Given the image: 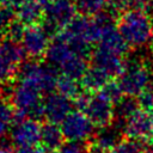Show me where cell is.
I'll list each match as a JSON object with an SVG mask.
<instances>
[{
    "label": "cell",
    "mask_w": 153,
    "mask_h": 153,
    "mask_svg": "<svg viewBox=\"0 0 153 153\" xmlns=\"http://www.w3.org/2000/svg\"><path fill=\"white\" fill-rule=\"evenodd\" d=\"M42 4H45V2H48V1H50V0H39Z\"/></svg>",
    "instance_id": "obj_34"
},
{
    "label": "cell",
    "mask_w": 153,
    "mask_h": 153,
    "mask_svg": "<svg viewBox=\"0 0 153 153\" xmlns=\"http://www.w3.org/2000/svg\"><path fill=\"white\" fill-rule=\"evenodd\" d=\"M43 93L33 85L23 80L17 82L11 88V100L17 111L23 117L37 118L43 116Z\"/></svg>",
    "instance_id": "obj_5"
},
{
    "label": "cell",
    "mask_w": 153,
    "mask_h": 153,
    "mask_svg": "<svg viewBox=\"0 0 153 153\" xmlns=\"http://www.w3.org/2000/svg\"><path fill=\"white\" fill-rule=\"evenodd\" d=\"M94 124L81 110L71 111L61 122V130L68 142L81 143L93 135Z\"/></svg>",
    "instance_id": "obj_10"
},
{
    "label": "cell",
    "mask_w": 153,
    "mask_h": 153,
    "mask_svg": "<svg viewBox=\"0 0 153 153\" xmlns=\"http://www.w3.org/2000/svg\"><path fill=\"white\" fill-rule=\"evenodd\" d=\"M24 30H25L24 24L18 20V22H13L12 23V25L7 29V33H8V36H10L11 39L18 42V41L22 39V36L24 33Z\"/></svg>",
    "instance_id": "obj_27"
},
{
    "label": "cell",
    "mask_w": 153,
    "mask_h": 153,
    "mask_svg": "<svg viewBox=\"0 0 153 153\" xmlns=\"http://www.w3.org/2000/svg\"><path fill=\"white\" fill-rule=\"evenodd\" d=\"M65 136L61 130V127L57 126V123L48 122L42 127L41 130V143L47 151L55 152L62 146Z\"/></svg>",
    "instance_id": "obj_18"
},
{
    "label": "cell",
    "mask_w": 153,
    "mask_h": 153,
    "mask_svg": "<svg viewBox=\"0 0 153 153\" xmlns=\"http://www.w3.org/2000/svg\"><path fill=\"white\" fill-rule=\"evenodd\" d=\"M57 92L68 97V98H76L80 94V85L78 82V79L68 76V75H61L57 79L56 84Z\"/></svg>",
    "instance_id": "obj_22"
},
{
    "label": "cell",
    "mask_w": 153,
    "mask_h": 153,
    "mask_svg": "<svg viewBox=\"0 0 153 153\" xmlns=\"http://www.w3.org/2000/svg\"><path fill=\"white\" fill-rule=\"evenodd\" d=\"M16 153H47V149L43 146H25V147H18Z\"/></svg>",
    "instance_id": "obj_30"
},
{
    "label": "cell",
    "mask_w": 153,
    "mask_h": 153,
    "mask_svg": "<svg viewBox=\"0 0 153 153\" xmlns=\"http://www.w3.org/2000/svg\"><path fill=\"white\" fill-rule=\"evenodd\" d=\"M20 44L25 54L30 57L37 59L47 54L49 48V31L41 25L33 24L25 27L20 39Z\"/></svg>",
    "instance_id": "obj_12"
},
{
    "label": "cell",
    "mask_w": 153,
    "mask_h": 153,
    "mask_svg": "<svg viewBox=\"0 0 153 153\" xmlns=\"http://www.w3.org/2000/svg\"><path fill=\"white\" fill-rule=\"evenodd\" d=\"M16 17V8L7 4L0 5V31H7Z\"/></svg>",
    "instance_id": "obj_24"
},
{
    "label": "cell",
    "mask_w": 153,
    "mask_h": 153,
    "mask_svg": "<svg viewBox=\"0 0 153 153\" xmlns=\"http://www.w3.org/2000/svg\"><path fill=\"white\" fill-rule=\"evenodd\" d=\"M123 131L126 135L137 142L153 141V109L137 108L127 118H124Z\"/></svg>",
    "instance_id": "obj_8"
},
{
    "label": "cell",
    "mask_w": 153,
    "mask_h": 153,
    "mask_svg": "<svg viewBox=\"0 0 153 153\" xmlns=\"http://www.w3.org/2000/svg\"><path fill=\"white\" fill-rule=\"evenodd\" d=\"M152 44H153V39H152ZM152 61H153V49H152Z\"/></svg>",
    "instance_id": "obj_35"
},
{
    "label": "cell",
    "mask_w": 153,
    "mask_h": 153,
    "mask_svg": "<svg viewBox=\"0 0 153 153\" xmlns=\"http://www.w3.org/2000/svg\"><path fill=\"white\" fill-rule=\"evenodd\" d=\"M0 153H14V152L8 143H1L0 145Z\"/></svg>",
    "instance_id": "obj_31"
},
{
    "label": "cell",
    "mask_w": 153,
    "mask_h": 153,
    "mask_svg": "<svg viewBox=\"0 0 153 153\" xmlns=\"http://www.w3.org/2000/svg\"><path fill=\"white\" fill-rule=\"evenodd\" d=\"M145 153H153V146H151L149 148H147V151H145Z\"/></svg>",
    "instance_id": "obj_33"
},
{
    "label": "cell",
    "mask_w": 153,
    "mask_h": 153,
    "mask_svg": "<svg viewBox=\"0 0 153 153\" xmlns=\"http://www.w3.org/2000/svg\"><path fill=\"white\" fill-rule=\"evenodd\" d=\"M72 111L71 98L61 93H48L43 100V116L51 123H61Z\"/></svg>",
    "instance_id": "obj_15"
},
{
    "label": "cell",
    "mask_w": 153,
    "mask_h": 153,
    "mask_svg": "<svg viewBox=\"0 0 153 153\" xmlns=\"http://www.w3.org/2000/svg\"><path fill=\"white\" fill-rule=\"evenodd\" d=\"M122 7H130V8H146L153 0H117Z\"/></svg>",
    "instance_id": "obj_29"
},
{
    "label": "cell",
    "mask_w": 153,
    "mask_h": 153,
    "mask_svg": "<svg viewBox=\"0 0 153 153\" xmlns=\"http://www.w3.org/2000/svg\"><path fill=\"white\" fill-rule=\"evenodd\" d=\"M118 133L114 129H110L109 127L103 128L102 131H99L92 143V147L105 151V152H110L117 143H118Z\"/></svg>",
    "instance_id": "obj_20"
},
{
    "label": "cell",
    "mask_w": 153,
    "mask_h": 153,
    "mask_svg": "<svg viewBox=\"0 0 153 153\" xmlns=\"http://www.w3.org/2000/svg\"><path fill=\"white\" fill-rule=\"evenodd\" d=\"M110 79L111 76L106 72L92 65V67L87 68L81 76V85L86 90L96 92L103 90L110 82Z\"/></svg>",
    "instance_id": "obj_17"
},
{
    "label": "cell",
    "mask_w": 153,
    "mask_h": 153,
    "mask_svg": "<svg viewBox=\"0 0 153 153\" xmlns=\"http://www.w3.org/2000/svg\"><path fill=\"white\" fill-rule=\"evenodd\" d=\"M25 51L17 41L7 39L0 45V84L7 81L22 65Z\"/></svg>",
    "instance_id": "obj_11"
},
{
    "label": "cell",
    "mask_w": 153,
    "mask_h": 153,
    "mask_svg": "<svg viewBox=\"0 0 153 153\" xmlns=\"http://www.w3.org/2000/svg\"><path fill=\"white\" fill-rule=\"evenodd\" d=\"M78 108L85 112L96 127H109L115 117V102L103 91H96L92 94H79L76 98Z\"/></svg>",
    "instance_id": "obj_4"
},
{
    "label": "cell",
    "mask_w": 153,
    "mask_h": 153,
    "mask_svg": "<svg viewBox=\"0 0 153 153\" xmlns=\"http://www.w3.org/2000/svg\"><path fill=\"white\" fill-rule=\"evenodd\" d=\"M117 29L128 47L143 48L153 39V17L143 8H129L120 16Z\"/></svg>",
    "instance_id": "obj_2"
},
{
    "label": "cell",
    "mask_w": 153,
    "mask_h": 153,
    "mask_svg": "<svg viewBox=\"0 0 153 153\" xmlns=\"http://www.w3.org/2000/svg\"><path fill=\"white\" fill-rule=\"evenodd\" d=\"M55 153H87V151L81 146V143L68 142L67 145H62Z\"/></svg>",
    "instance_id": "obj_28"
},
{
    "label": "cell",
    "mask_w": 153,
    "mask_h": 153,
    "mask_svg": "<svg viewBox=\"0 0 153 153\" xmlns=\"http://www.w3.org/2000/svg\"><path fill=\"white\" fill-rule=\"evenodd\" d=\"M22 1H24V0H2V2L1 4H7V5H10V6H12L13 8H16Z\"/></svg>",
    "instance_id": "obj_32"
},
{
    "label": "cell",
    "mask_w": 153,
    "mask_h": 153,
    "mask_svg": "<svg viewBox=\"0 0 153 153\" xmlns=\"http://www.w3.org/2000/svg\"><path fill=\"white\" fill-rule=\"evenodd\" d=\"M139 108L137 100H134L133 97L127 96V97H122L116 104H115V111L117 114L118 117L121 118H127L133 111H135Z\"/></svg>",
    "instance_id": "obj_23"
},
{
    "label": "cell",
    "mask_w": 153,
    "mask_h": 153,
    "mask_svg": "<svg viewBox=\"0 0 153 153\" xmlns=\"http://www.w3.org/2000/svg\"><path fill=\"white\" fill-rule=\"evenodd\" d=\"M137 104L143 109H153V90L147 88L137 96Z\"/></svg>",
    "instance_id": "obj_26"
},
{
    "label": "cell",
    "mask_w": 153,
    "mask_h": 153,
    "mask_svg": "<svg viewBox=\"0 0 153 153\" xmlns=\"http://www.w3.org/2000/svg\"><path fill=\"white\" fill-rule=\"evenodd\" d=\"M0 2H2V0H0Z\"/></svg>",
    "instance_id": "obj_37"
},
{
    "label": "cell",
    "mask_w": 153,
    "mask_h": 153,
    "mask_svg": "<svg viewBox=\"0 0 153 153\" xmlns=\"http://www.w3.org/2000/svg\"><path fill=\"white\" fill-rule=\"evenodd\" d=\"M109 153H143L137 141H120Z\"/></svg>",
    "instance_id": "obj_25"
},
{
    "label": "cell",
    "mask_w": 153,
    "mask_h": 153,
    "mask_svg": "<svg viewBox=\"0 0 153 153\" xmlns=\"http://www.w3.org/2000/svg\"><path fill=\"white\" fill-rule=\"evenodd\" d=\"M16 17L24 25L37 24L44 17V5L39 0H24L16 7Z\"/></svg>",
    "instance_id": "obj_16"
},
{
    "label": "cell",
    "mask_w": 153,
    "mask_h": 153,
    "mask_svg": "<svg viewBox=\"0 0 153 153\" xmlns=\"http://www.w3.org/2000/svg\"><path fill=\"white\" fill-rule=\"evenodd\" d=\"M44 5V27L49 32H60L75 17L76 6L73 0H50Z\"/></svg>",
    "instance_id": "obj_7"
},
{
    "label": "cell",
    "mask_w": 153,
    "mask_h": 153,
    "mask_svg": "<svg viewBox=\"0 0 153 153\" xmlns=\"http://www.w3.org/2000/svg\"><path fill=\"white\" fill-rule=\"evenodd\" d=\"M93 66L106 72L111 78L121 75L127 66L124 54H118L115 51H109L102 48L96 47L92 55Z\"/></svg>",
    "instance_id": "obj_14"
},
{
    "label": "cell",
    "mask_w": 153,
    "mask_h": 153,
    "mask_svg": "<svg viewBox=\"0 0 153 153\" xmlns=\"http://www.w3.org/2000/svg\"><path fill=\"white\" fill-rule=\"evenodd\" d=\"M110 0H75L76 10L87 17H97L106 12Z\"/></svg>",
    "instance_id": "obj_19"
},
{
    "label": "cell",
    "mask_w": 153,
    "mask_h": 153,
    "mask_svg": "<svg viewBox=\"0 0 153 153\" xmlns=\"http://www.w3.org/2000/svg\"><path fill=\"white\" fill-rule=\"evenodd\" d=\"M86 53L56 36L55 41L47 50V59L51 67L59 69L61 74L75 79H81L87 69Z\"/></svg>",
    "instance_id": "obj_1"
},
{
    "label": "cell",
    "mask_w": 153,
    "mask_h": 153,
    "mask_svg": "<svg viewBox=\"0 0 153 153\" xmlns=\"http://www.w3.org/2000/svg\"><path fill=\"white\" fill-rule=\"evenodd\" d=\"M18 79L33 85L44 94L50 93L54 88H56L59 76L51 67L37 62H29L22 66Z\"/></svg>",
    "instance_id": "obj_9"
},
{
    "label": "cell",
    "mask_w": 153,
    "mask_h": 153,
    "mask_svg": "<svg viewBox=\"0 0 153 153\" xmlns=\"http://www.w3.org/2000/svg\"><path fill=\"white\" fill-rule=\"evenodd\" d=\"M42 127L36 121V118L26 117L16 124L11 129V140L18 147L33 146L41 141Z\"/></svg>",
    "instance_id": "obj_13"
},
{
    "label": "cell",
    "mask_w": 153,
    "mask_h": 153,
    "mask_svg": "<svg viewBox=\"0 0 153 153\" xmlns=\"http://www.w3.org/2000/svg\"><path fill=\"white\" fill-rule=\"evenodd\" d=\"M108 17L111 16L105 12L94 18L87 16L74 18L65 29L57 33V36L75 45L76 48L87 51L92 44H97Z\"/></svg>",
    "instance_id": "obj_3"
},
{
    "label": "cell",
    "mask_w": 153,
    "mask_h": 153,
    "mask_svg": "<svg viewBox=\"0 0 153 153\" xmlns=\"http://www.w3.org/2000/svg\"><path fill=\"white\" fill-rule=\"evenodd\" d=\"M152 81L149 68L139 61L127 63L124 71L121 73L118 84L126 96H139L146 91Z\"/></svg>",
    "instance_id": "obj_6"
},
{
    "label": "cell",
    "mask_w": 153,
    "mask_h": 153,
    "mask_svg": "<svg viewBox=\"0 0 153 153\" xmlns=\"http://www.w3.org/2000/svg\"><path fill=\"white\" fill-rule=\"evenodd\" d=\"M1 43H2V42H1V38H0V45H1Z\"/></svg>",
    "instance_id": "obj_36"
},
{
    "label": "cell",
    "mask_w": 153,
    "mask_h": 153,
    "mask_svg": "<svg viewBox=\"0 0 153 153\" xmlns=\"http://www.w3.org/2000/svg\"><path fill=\"white\" fill-rule=\"evenodd\" d=\"M16 112L17 111L12 103L0 100V139L4 137L12 129Z\"/></svg>",
    "instance_id": "obj_21"
}]
</instances>
